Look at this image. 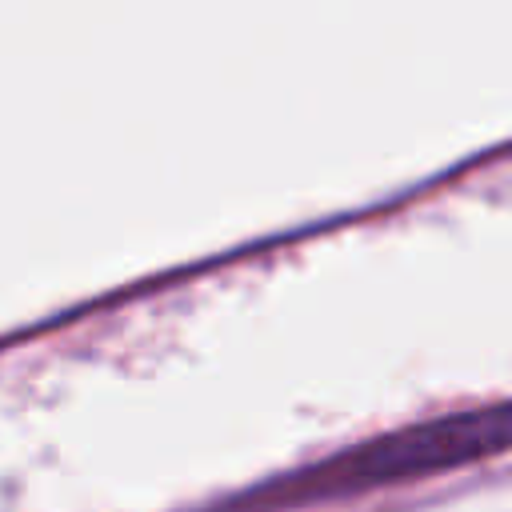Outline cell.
<instances>
[{"mask_svg": "<svg viewBox=\"0 0 512 512\" xmlns=\"http://www.w3.org/2000/svg\"><path fill=\"white\" fill-rule=\"evenodd\" d=\"M508 440V408L492 404V408H472V412H456V416H436L424 424H408L396 428L388 436H376L360 448H348L308 472L288 476L284 484H272V496H332V492H356V488H372V484H392V480H408V476H424V472H440V468H456L464 460L500 452Z\"/></svg>", "mask_w": 512, "mask_h": 512, "instance_id": "1", "label": "cell"}]
</instances>
